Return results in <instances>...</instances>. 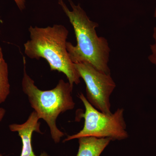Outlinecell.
<instances>
[{
    "label": "cell",
    "mask_w": 156,
    "mask_h": 156,
    "mask_svg": "<svg viewBox=\"0 0 156 156\" xmlns=\"http://www.w3.org/2000/svg\"><path fill=\"white\" fill-rule=\"evenodd\" d=\"M79 150L76 156H100L112 140L109 138H97L92 136L80 137Z\"/></svg>",
    "instance_id": "cell-7"
},
{
    "label": "cell",
    "mask_w": 156,
    "mask_h": 156,
    "mask_svg": "<svg viewBox=\"0 0 156 156\" xmlns=\"http://www.w3.org/2000/svg\"><path fill=\"white\" fill-rule=\"evenodd\" d=\"M20 10L22 11L25 8V0H14Z\"/></svg>",
    "instance_id": "cell-10"
},
{
    "label": "cell",
    "mask_w": 156,
    "mask_h": 156,
    "mask_svg": "<svg viewBox=\"0 0 156 156\" xmlns=\"http://www.w3.org/2000/svg\"><path fill=\"white\" fill-rule=\"evenodd\" d=\"M30 40L24 44V53L30 58H44L51 71H57L67 77L72 87L80 83V77L66 49L69 31L64 26L54 24L46 27L29 28Z\"/></svg>",
    "instance_id": "cell-2"
},
{
    "label": "cell",
    "mask_w": 156,
    "mask_h": 156,
    "mask_svg": "<svg viewBox=\"0 0 156 156\" xmlns=\"http://www.w3.org/2000/svg\"><path fill=\"white\" fill-rule=\"evenodd\" d=\"M0 156H3L2 154H0Z\"/></svg>",
    "instance_id": "cell-13"
},
{
    "label": "cell",
    "mask_w": 156,
    "mask_h": 156,
    "mask_svg": "<svg viewBox=\"0 0 156 156\" xmlns=\"http://www.w3.org/2000/svg\"><path fill=\"white\" fill-rule=\"evenodd\" d=\"M153 37L154 43L150 45L151 53L148 58L151 63L156 66V27L154 28Z\"/></svg>",
    "instance_id": "cell-9"
},
{
    "label": "cell",
    "mask_w": 156,
    "mask_h": 156,
    "mask_svg": "<svg viewBox=\"0 0 156 156\" xmlns=\"http://www.w3.org/2000/svg\"><path fill=\"white\" fill-rule=\"evenodd\" d=\"M6 113V110L2 108H0V122L2 120Z\"/></svg>",
    "instance_id": "cell-11"
},
{
    "label": "cell",
    "mask_w": 156,
    "mask_h": 156,
    "mask_svg": "<svg viewBox=\"0 0 156 156\" xmlns=\"http://www.w3.org/2000/svg\"><path fill=\"white\" fill-rule=\"evenodd\" d=\"M40 119L35 112H33L27 120L23 124H13L9 125L10 131L17 132L22 140V151L20 156H50L46 152L40 156L35 154L32 145V136L34 132L42 134L40 130L41 123Z\"/></svg>",
    "instance_id": "cell-6"
},
{
    "label": "cell",
    "mask_w": 156,
    "mask_h": 156,
    "mask_svg": "<svg viewBox=\"0 0 156 156\" xmlns=\"http://www.w3.org/2000/svg\"><path fill=\"white\" fill-rule=\"evenodd\" d=\"M23 63V91L27 95L31 106L40 119H43L48 124L53 141L58 143L64 134L57 127L56 120L60 114L74 108L75 103L72 96L73 87L61 79L54 89L41 90L27 73L24 56Z\"/></svg>",
    "instance_id": "cell-3"
},
{
    "label": "cell",
    "mask_w": 156,
    "mask_h": 156,
    "mask_svg": "<svg viewBox=\"0 0 156 156\" xmlns=\"http://www.w3.org/2000/svg\"><path fill=\"white\" fill-rule=\"evenodd\" d=\"M10 93L8 64L4 59L0 46V105L5 101Z\"/></svg>",
    "instance_id": "cell-8"
},
{
    "label": "cell",
    "mask_w": 156,
    "mask_h": 156,
    "mask_svg": "<svg viewBox=\"0 0 156 156\" xmlns=\"http://www.w3.org/2000/svg\"><path fill=\"white\" fill-rule=\"evenodd\" d=\"M72 8L70 11L62 0H58L61 6L72 25L77 44L67 42L66 49L71 60L74 64L87 62L101 72L111 74L108 66L110 48L107 40L98 37L96 28L98 23L90 20L80 4L76 5L68 0Z\"/></svg>",
    "instance_id": "cell-1"
},
{
    "label": "cell",
    "mask_w": 156,
    "mask_h": 156,
    "mask_svg": "<svg viewBox=\"0 0 156 156\" xmlns=\"http://www.w3.org/2000/svg\"><path fill=\"white\" fill-rule=\"evenodd\" d=\"M154 17L156 19V8L155 10L154 13Z\"/></svg>",
    "instance_id": "cell-12"
},
{
    "label": "cell",
    "mask_w": 156,
    "mask_h": 156,
    "mask_svg": "<svg viewBox=\"0 0 156 156\" xmlns=\"http://www.w3.org/2000/svg\"><path fill=\"white\" fill-rule=\"evenodd\" d=\"M79 98L85 108L84 113L79 114L80 118L84 119L83 128L76 134L68 136L63 142L85 136L109 138L112 140L128 138L124 109L118 108L114 113L107 115L92 106L83 93L79 94Z\"/></svg>",
    "instance_id": "cell-4"
},
{
    "label": "cell",
    "mask_w": 156,
    "mask_h": 156,
    "mask_svg": "<svg viewBox=\"0 0 156 156\" xmlns=\"http://www.w3.org/2000/svg\"><path fill=\"white\" fill-rule=\"evenodd\" d=\"M85 82L87 100L99 111L112 114L110 97L116 87L111 74L101 72L87 62L75 64Z\"/></svg>",
    "instance_id": "cell-5"
}]
</instances>
